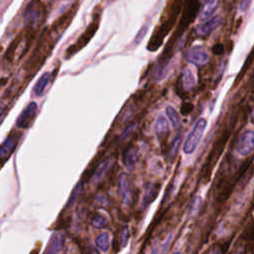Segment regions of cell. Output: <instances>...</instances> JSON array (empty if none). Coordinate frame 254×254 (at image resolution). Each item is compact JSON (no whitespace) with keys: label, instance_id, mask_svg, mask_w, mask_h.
<instances>
[{"label":"cell","instance_id":"6da1fadb","mask_svg":"<svg viewBox=\"0 0 254 254\" xmlns=\"http://www.w3.org/2000/svg\"><path fill=\"white\" fill-rule=\"evenodd\" d=\"M75 12L76 11L73 9L71 11H69L61 19H58V21L54 24V26H52L46 32V33L44 34L45 37H42L37 49L35 50L33 56H32V58L29 62L30 68L28 71H32L33 73L38 72V70L40 69V66L43 63H45L46 58L51 54V51L53 50L54 46L56 45L58 40L61 38V35L67 29V26L71 22V19L73 18Z\"/></svg>","mask_w":254,"mask_h":254},{"label":"cell","instance_id":"7a4b0ae2","mask_svg":"<svg viewBox=\"0 0 254 254\" xmlns=\"http://www.w3.org/2000/svg\"><path fill=\"white\" fill-rule=\"evenodd\" d=\"M206 127H207V120L205 118L202 117L196 121L193 128L189 132L183 146V151L186 155L193 154L197 150L203 138Z\"/></svg>","mask_w":254,"mask_h":254},{"label":"cell","instance_id":"3957f363","mask_svg":"<svg viewBox=\"0 0 254 254\" xmlns=\"http://www.w3.org/2000/svg\"><path fill=\"white\" fill-rule=\"evenodd\" d=\"M99 23H100V19L98 16H95L93 21L88 25V27L81 35V37L78 39V41L75 42L69 49H67L66 58H71L76 53H78L81 49H83L85 46H86V44L91 40V38L95 34V32H97V30L99 28Z\"/></svg>","mask_w":254,"mask_h":254},{"label":"cell","instance_id":"277c9868","mask_svg":"<svg viewBox=\"0 0 254 254\" xmlns=\"http://www.w3.org/2000/svg\"><path fill=\"white\" fill-rule=\"evenodd\" d=\"M235 150L238 155L242 157L248 156L254 152V130L247 129L239 135Z\"/></svg>","mask_w":254,"mask_h":254},{"label":"cell","instance_id":"5b68a950","mask_svg":"<svg viewBox=\"0 0 254 254\" xmlns=\"http://www.w3.org/2000/svg\"><path fill=\"white\" fill-rule=\"evenodd\" d=\"M38 111V106L35 102H31L21 111L16 119V126L20 129H27L31 126L32 122L35 119Z\"/></svg>","mask_w":254,"mask_h":254},{"label":"cell","instance_id":"8992f818","mask_svg":"<svg viewBox=\"0 0 254 254\" xmlns=\"http://www.w3.org/2000/svg\"><path fill=\"white\" fill-rule=\"evenodd\" d=\"M42 6L41 3L33 1L29 4L27 7L25 13H24V23L26 28L32 29L35 28V26L38 25V23L41 21V15H42Z\"/></svg>","mask_w":254,"mask_h":254},{"label":"cell","instance_id":"52a82bcc","mask_svg":"<svg viewBox=\"0 0 254 254\" xmlns=\"http://www.w3.org/2000/svg\"><path fill=\"white\" fill-rule=\"evenodd\" d=\"M18 145V137L15 135H9L0 145V168H1L8 160Z\"/></svg>","mask_w":254,"mask_h":254},{"label":"cell","instance_id":"ba28073f","mask_svg":"<svg viewBox=\"0 0 254 254\" xmlns=\"http://www.w3.org/2000/svg\"><path fill=\"white\" fill-rule=\"evenodd\" d=\"M118 195L125 205H130L132 201V190L130 180L126 174H121L118 179Z\"/></svg>","mask_w":254,"mask_h":254},{"label":"cell","instance_id":"9c48e42d","mask_svg":"<svg viewBox=\"0 0 254 254\" xmlns=\"http://www.w3.org/2000/svg\"><path fill=\"white\" fill-rule=\"evenodd\" d=\"M174 233H168L163 237H158L151 246L152 254H167L168 250L173 242Z\"/></svg>","mask_w":254,"mask_h":254},{"label":"cell","instance_id":"30bf717a","mask_svg":"<svg viewBox=\"0 0 254 254\" xmlns=\"http://www.w3.org/2000/svg\"><path fill=\"white\" fill-rule=\"evenodd\" d=\"M161 184L160 183H149L147 184L145 190H144V195L142 197V203L141 206L143 209H146L147 207H149L160 194L161 190Z\"/></svg>","mask_w":254,"mask_h":254},{"label":"cell","instance_id":"8fae6325","mask_svg":"<svg viewBox=\"0 0 254 254\" xmlns=\"http://www.w3.org/2000/svg\"><path fill=\"white\" fill-rule=\"evenodd\" d=\"M186 59L194 65L203 66L208 63L209 55L202 47H193L187 52Z\"/></svg>","mask_w":254,"mask_h":254},{"label":"cell","instance_id":"7c38bea8","mask_svg":"<svg viewBox=\"0 0 254 254\" xmlns=\"http://www.w3.org/2000/svg\"><path fill=\"white\" fill-rule=\"evenodd\" d=\"M113 164V160L110 158L106 159L105 161L101 162L97 167H95L92 176H91V180L93 184H99L101 183L108 174V172L110 171L111 167Z\"/></svg>","mask_w":254,"mask_h":254},{"label":"cell","instance_id":"4fadbf2b","mask_svg":"<svg viewBox=\"0 0 254 254\" xmlns=\"http://www.w3.org/2000/svg\"><path fill=\"white\" fill-rule=\"evenodd\" d=\"M222 22V19L220 16H215L213 18H211L208 21L203 22L196 28V33L200 37H206L210 35L212 32H213Z\"/></svg>","mask_w":254,"mask_h":254},{"label":"cell","instance_id":"5bb4252c","mask_svg":"<svg viewBox=\"0 0 254 254\" xmlns=\"http://www.w3.org/2000/svg\"><path fill=\"white\" fill-rule=\"evenodd\" d=\"M138 161V150L134 146L126 148L122 155V162L127 170H133Z\"/></svg>","mask_w":254,"mask_h":254},{"label":"cell","instance_id":"9a60e30c","mask_svg":"<svg viewBox=\"0 0 254 254\" xmlns=\"http://www.w3.org/2000/svg\"><path fill=\"white\" fill-rule=\"evenodd\" d=\"M64 245H65V236L61 233H57L51 237L45 254H60L64 248Z\"/></svg>","mask_w":254,"mask_h":254},{"label":"cell","instance_id":"2e32d148","mask_svg":"<svg viewBox=\"0 0 254 254\" xmlns=\"http://www.w3.org/2000/svg\"><path fill=\"white\" fill-rule=\"evenodd\" d=\"M219 0H204V4L202 5L199 11V19L201 21H208L213 15L215 10L218 7Z\"/></svg>","mask_w":254,"mask_h":254},{"label":"cell","instance_id":"e0dca14e","mask_svg":"<svg viewBox=\"0 0 254 254\" xmlns=\"http://www.w3.org/2000/svg\"><path fill=\"white\" fill-rule=\"evenodd\" d=\"M170 125L169 121L164 116H159L155 123V132L159 140H165L169 134Z\"/></svg>","mask_w":254,"mask_h":254},{"label":"cell","instance_id":"ac0fdd59","mask_svg":"<svg viewBox=\"0 0 254 254\" xmlns=\"http://www.w3.org/2000/svg\"><path fill=\"white\" fill-rule=\"evenodd\" d=\"M51 80H52V74L50 72L44 73L38 79L36 85L33 87V91H34V94L36 95V97H42V95L45 93L46 88L50 85Z\"/></svg>","mask_w":254,"mask_h":254},{"label":"cell","instance_id":"d6986e66","mask_svg":"<svg viewBox=\"0 0 254 254\" xmlns=\"http://www.w3.org/2000/svg\"><path fill=\"white\" fill-rule=\"evenodd\" d=\"M182 138H183L182 133H178L170 144V147H169V150H168V153H167V158H168L169 162H171V163L175 160V158L178 154L180 145L182 143Z\"/></svg>","mask_w":254,"mask_h":254},{"label":"cell","instance_id":"ffe728a7","mask_svg":"<svg viewBox=\"0 0 254 254\" xmlns=\"http://www.w3.org/2000/svg\"><path fill=\"white\" fill-rule=\"evenodd\" d=\"M196 84L195 77L192 73V71L187 69L184 71L182 74V85L185 90H190V88H193Z\"/></svg>","mask_w":254,"mask_h":254},{"label":"cell","instance_id":"44dd1931","mask_svg":"<svg viewBox=\"0 0 254 254\" xmlns=\"http://www.w3.org/2000/svg\"><path fill=\"white\" fill-rule=\"evenodd\" d=\"M90 225L97 230H102L107 227L108 225V219L106 215H104L103 213H95L93 214V216L91 217L90 220Z\"/></svg>","mask_w":254,"mask_h":254},{"label":"cell","instance_id":"7402d4cb","mask_svg":"<svg viewBox=\"0 0 254 254\" xmlns=\"http://www.w3.org/2000/svg\"><path fill=\"white\" fill-rule=\"evenodd\" d=\"M95 245L97 247L103 251V252H107L110 246V239H109V234L107 233H102L97 239H95Z\"/></svg>","mask_w":254,"mask_h":254},{"label":"cell","instance_id":"603a6c76","mask_svg":"<svg viewBox=\"0 0 254 254\" xmlns=\"http://www.w3.org/2000/svg\"><path fill=\"white\" fill-rule=\"evenodd\" d=\"M166 115L167 117L169 118L170 122L172 123V125L175 127V128H177V127L180 125L181 123V118H180V115L179 113L176 111V109L172 106H167L166 107Z\"/></svg>","mask_w":254,"mask_h":254},{"label":"cell","instance_id":"cb8c5ba5","mask_svg":"<svg viewBox=\"0 0 254 254\" xmlns=\"http://www.w3.org/2000/svg\"><path fill=\"white\" fill-rule=\"evenodd\" d=\"M202 206H203V198L201 196H196L190 205V209H189L190 215L192 216L196 215L200 212Z\"/></svg>","mask_w":254,"mask_h":254},{"label":"cell","instance_id":"d4e9b609","mask_svg":"<svg viewBox=\"0 0 254 254\" xmlns=\"http://www.w3.org/2000/svg\"><path fill=\"white\" fill-rule=\"evenodd\" d=\"M84 184H85V183H83V181H81V182L77 185V187L74 189L73 193H72V195H71V197H70V199H69V201H68V203H67V205H66V208H70V207H71L72 205H74V204L76 203V201L79 199V197L81 196V194H82V192H83Z\"/></svg>","mask_w":254,"mask_h":254},{"label":"cell","instance_id":"484cf974","mask_svg":"<svg viewBox=\"0 0 254 254\" xmlns=\"http://www.w3.org/2000/svg\"><path fill=\"white\" fill-rule=\"evenodd\" d=\"M129 238H130V231H129V228L128 227H124L121 231V233L119 235V247L120 248H124L127 243H128L129 241Z\"/></svg>","mask_w":254,"mask_h":254},{"label":"cell","instance_id":"4316f807","mask_svg":"<svg viewBox=\"0 0 254 254\" xmlns=\"http://www.w3.org/2000/svg\"><path fill=\"white\" fill-rule=\"evenodd\" d=\"M147 31H148V28H147L146 26H144V27L141 28V30L139 31V33L137 34V36H136V38H135V40H134V43H135V44H139V43L144 39L145 35L147 34Z\"/></svg>","mask_w":254,"mask_h":254},{"label":"cell","instance_id":"83f0119b","mask_svg":"<svg viewBox=\"0 0 254 254\" xmlns=\"http://www.w3.org/2000/svg\"><path fill=\"white\" fill-rule=\"evenodd\" d=\"M136 127H137V124H132V125H130V126H128V128H127V129L122 133L121 139L124 140V139H126L127 137H129V136L134 132Z\"/></svg>","mask_w":254,"mask_h":254},{"label":"cell","instance_id":"f1b7e54d","mask_svg":"<svg viewBox=\"0 0 254 254\" xmlns=\"http://www.w3.org/2000/svg\"><path fill=\"white\" fill-rule=\"evenodd\" d=\"M244 236L247 238V239H253L254 238V224H252L248 230L245 232L244 233ZM245 238V239H246Z\"/></svg>","mask_w":254,"mask_h":254},{"label":"cell","instance_id":"f546056e","mask_svg":"<svg viewBox=\"0 0 254 254\" xmlns=\"http://www.w3.org/2000/svg\"><path fill=\"white\" fill-rule=\"evenodd\" d=\"M251 2H252V0H241V1H240V10L246 11L249 8Z\"/></svg>","mask_w":254,"mask_h":254},{"label":"cell","instance_id":"4dcf8cb0","mask_svg":"<svg viewBox=\"0 0 254 254\" xmlns=\"http://www.w3.org/2000/svg\"><path fill=\"white\" fill-rule=\"evenodd\" d=\"M192 109H193V106L192 105H190V104H185L183 106V107H182V112H183V114H188V113H190V111H192Z\"/></svg>","mask_w":254,"mask_h":254},{"label":"cell","instance_id":"1f68e13d","mask_svg":"<svg viewBox=\"0 0 254 254\" xmlns=\"http://www.w3.org/2000/svg\"><path fill=\"white\" fill-rule=\"evenodd\" d=\"M212 51L214 54L216 55H220L222 53V51H224V47H222V45L220 44H216L213 48H212Z\"/></svg>","mask_w":254,"mask_h":254},{"label":"cell","instance_id":"d6a6232c","mask_svg":"<svg viewBox=\"0 0 254 254\" xmlns=\"http://www.w3.org/2000/svg\"><path fill=\"white\" fill-rule=\"evenodd\" d=\"M39 252H40V246H38L37 248H34L30 252V254H39Z\"/></svg>","mask_w":254,"mask_h":254},{"label":"cell","instance_id":"836d02e7","mask_svg":"<svg viewBox=\"0 0 254 254\" xmlns=\"http://www.w3.org/2000/svg\"><path fill=\"white\" fill-rule=\"evenodd\" d=\"M221 252H220V250L218 249V248H214L212 252H211V254H220Z\"/></svg>","mask_w":254,"mask_h":254},{"label":"cell","instance_id":"e575fe53","mask_svg":"<svg viewBox=\"0 0 254 254\" xmlns=\"http://www.w3.org/2000/svg\"><path fill=\"white\" fill-rule=\"evenodd\" d=\"M88 254H99V252L97 251V250H94V249H91L89 252H88Z\"/></svg>","mask_w":254,"mask_h":254},{"label":"cell","instance_id":"d590c367","mask_svg":"<svg viewBox=\"0 0 254 254\" xmlns=\"http://www.w3.org/2000/svg\"><path fill=\"white\" fill-rule=\"evenodd\" d=\"M172 254H182L181 252H179V251H176V252H173Z\"/></svg>","mask_w":254,"mask_h":254},{"label":"cell","instance_id":"8d00e7d4","mask_svg":"<svg viewBox=\"0 0 254 254\" xmlns=\"http://www.w3.org/2000/svg\"><path fill=\"white\" fill-rule=\"evenodd\" d=\"M253 116H254V115H253Z\"/></svg>","mask_w":254,"mask_h":254}]
</instances>
